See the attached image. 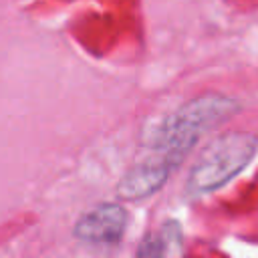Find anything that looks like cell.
Masks as SVG:
<instances>
[{
	"instance_id": "cell-5",
	"label": "cell",
	"mask_w": 258,
	"mask_h": 258,
	"mask_svg": "<svg viewBox=\"0 0 258 258\" xmlns=\"http://www.w3.org/2000/svg\"><path fill=\"white\" fill-rule=\"evenodd\" d=\"M135 258H165V242L161 238H153V236L147 238L139 246Z\"/></svg>"
},
{
	"instance_id": "cell-4",
	"label": "cell",
	"mask_w": 258,
	"mask_h": 258,
	"mask_svg": "<svg viewBox=\"0 0 258 258\" xmlns=\"http://www.w3.org/2000/svg\"><path fill=\"white\" fill-rule=\"evenodd\" d=\"M171 171L173 169L167 163L149 155L123 175V179L119 181L117 194L123 200H141L153 194L155 189H159Z\"/></svg>"
},
{
	"instance_id": "cell-3",
	"label": "cell",
	"mask_w": 258,
	"mask_h": 258,
	"mask_svg": "<svg viewBox=\"0 0 258 258\" xmlns=\"http://www.w3.org/2000/svg\"><path fill=\"white\" fill-rule=\"evenodd\" d=\"M127 226V212L119 204H101L89 210L75 226V236L85 242H119Z\"/></svg>"
},
{
	"instance_id": "cell-2",
	"label": "cell",
	"mask_w": 258,
	"mask_h": 258,
	"mask_svg": "<svg viewBox=\"0 0 258 258\" xmlns=\"http://www.w3.org/2000/svg\"><path fill=\"white\" fill-rule=\"evenodd\" d=\"M256 149L258 139L244 131L226 133L214 139L194 163L185 194L189 198H202L216 191L250 163Z\"/></svg>"
},
{
	"instance_id": "cell-1",
	"label": "cell",
	"mask_w": 258,
	"mask_h": 258,
	"mask_svg": "<svg viewBox=\"0 0 258 258\" xmlns=\"http://www.w3.org/2000/svg\"><path fill=\"white\" fill-rule=\"evenodd\" d=\"M236 101L214 93L189 101L187 105L177 109L167 121H163V125L157 129L151 143V157L175 169L183 155L198 143V139L216 123L236 113Z\"/></svg>"
}]
</instances>
